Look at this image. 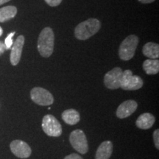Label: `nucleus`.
Here are the masks:
<instances>
[{"label": "nucleus", "mask_w": 159, "mask_h": 159, "mask_svg": "<svg viewBox=\"0 0 159 159\" xmlns=\"http://www.w3.org/2000/svg\"><path fill=\"white\" fill-rule=\"evenodd\" d=\"M55 35L52 29L45 27L41 30L38 39L37 48L40 55L43 57H49L54 50Z\"/></svg>", "instance_id": "1"}, {"label": "nucleus", "mask_w": 159, "mask_h": 159, "mask_svg": "<svg viewBox=\"0 0 159 159\" xmlns=\"http://www.w3.org/2000/svg\"><path fill=\"white\" fill-rule=\"evenodd\" d=\"M101 22L98 19L91 18L80 23L75 27V36L76 39L85 41L94 35L99 30Z\"/></svg>", "instance_id": "2"}, {"label": "nucleus", "mask_w": 159, "mask_h": 159, "mask_svg": "<svg viewBox=\"0 0 159 159\" xmlns=\"http://www.w3.org/2000/svg\"><path fill=\"white\" fill-rule=\"evenodd\" d=\"M139 43V38L136 35H130L121 43L119 49V56L122 61L132 59Z\"/></svg>", "instance_id": "3"}, {"label": "nucleus", "mask_w": 159, "mask_h": 159, "mask_svg": "<svg viewBox=\"0 0 159 159\" xmlns=\"http://www.w3.org/2000/svg\"><path fill=\"white\" fill-rule=\"evenodd\" d=\"M144 82L140 77L133 75L130 70H125L122 72L120 88L126 91L139 90L143 86Z\"/></svg>", "instance_id": "4"}, {"label": "nucleus", "mask_w": 159, "mask_h": 159, "mask_svg": "<svg viewBox=\"0 0 159 159\" xmlns=\"http://www.w3.org/2000/svg\"><path fill=\"white\" fill-rule=\"evenodd\" d=\"M42 128L47 136L59 137L62 134V127L59 121L54 116L47 114L42 119Z\"/></svg>", "instance_id": "5"}, {"label": "nucleus", "mask_w": 159, "mask_h": 159, "mask_svg": "<svg viewBox=\"0 0 159 159\" xmlns=\"http://www.w3.org/2000/svg\"><path fill=\"white\" fill-rule=\"evenodd\" d=\"M72 148L81 154H85L89 150V145L85 133L82 130H75L71 133L69 136Z\"/></svg>", "instance_id": "6"}, {"label": "nucleus", "mask_w": 159, "mask_h": 159, "mask_svg": "<svg viewBox=\"0 0 159 159\" xmlns=\"http://www.w3.org/2000/svg\"><path fill=\"white\" fill-rule=\"evenodd\" d=\"M30 97L35 103L42 106L51 105L54 102V97L52 94L47 89L41 87H35L32 89Z\"/></svg>", "instance_id": "7"}, {"label": "nucleus", "mask_w": 159, "mask_h": 159, "mask_svg": "<svg viewBox=\"0 0 159 159\" xmlns=\"http://www.w3.org/2000/svg\"><path fill=\"white\" fill-rule=\"evenodd\" d=\"M122 72V69L119 67H115L112 70L107 72L104 77V83L105 86L111 90L120 88Z\"/></svg>", "instance_id": "8"}, {"label": "nucleus", "mask_w": 159, "mask_h": 159, "mask_svg": "<svg viewBox=\"0 0 159 159\" xmlns=\"http://www.w3.org/2000/svg\"><path fill=\"white\" fill-rule=\"evenodd\" d=\"M11 152L19 158H27L32 153L31 148L25 142L21 140H14L10 144Z\"/></svg>", "instance_id": "9"}, {"label": "nucleus", "mask_w": 159, "mask_h": 159, "mask_svg": "<svg viewBox=\"0 0 159 159\" xmlns=\"http://www.w3.org/2000/svg\"><path fill=\"white\" fill-rule=\"evenodd\" d=\"M25 38L24 35H21L17 38L15 42L13 43L11 47V52L10 55V61L13 66H16L21 60V54L24 44H25Z\"/></svg>", "instance_id": "10"}, {"label": "nucleus", "mask_w": 159, "mask_h": 159, "mask_svg": "<svg viewBox=\"0 0 159 159\" xmlns=\"http://www.w3.org/2000/svg\"><path fill=\"white\" fill-rule=\"evenodd\" d=\"M138 104L134 100H126L118 107L116 110V116L119 119H125L130 116L136 111Z\"/></svg>", "instance_id": "11"}, {"label": "nucleus", "mask_w": 159, "mask_h": 159, "mask_svg": "<svg viewBox=\"0 0 159 159\" xmlns=\"http://www.w3.org/2000/svg\"><path fill=\"white\" fill-rule=\"evenodd\" d=\"M156 122V118L150 113H144L139 116L137 119L136 125L139 128L142 130H148L151 128Z\"/></svg>", "instance_id": "12"}, {"label": "nucleus", "mask_w": 159, "mask_h": 159, "mask_svg": "<svg viewBox=\"0 0 159 159\" xmlns=\"http://www.w3.org/2000/svg\"><path fill=\"white\" fill-rule=\"evenodd\" d=\"M113 152V144L110 141H105L99 146L96 152V159H109Z\"/></svg>", "instance_id": "13"}, {"label": "nucleus", "mask_w": 159, "mask_h": 159, "mask_svg": "<svg viewBox=\"0 0 159 159\" xmlns=\"http://www.w3.org/2000/svg\"><path fill=\"white\" fill-rule=\"evenodd\" d=\"M62 119L64 122L70 125H75L77 124L80 120V114L75 109H67L62 113Z\"/></svg>", "instance_id": "14"}, {"label": "nucleus", "mask_w": 159, "mask_h": 159, "mask_svg": "<svg viewBox=\"0 0 159 159\" xmlns=\"http://www.w3.org/2000/svg\"><path fill=\"white\" fill-rule=\"evenodd\" d=\"M143 54L150 59H157L159 57V45L153 42H148L143 47Z\"/></svg>", "instance_id": "15"}, {"label": "nucleus", "mask_w": 159, "mask_h": 159, "mask_svg": "<svg viewBox=\"0 0 159 159\" xmlns=\"http://www.w3.org/2000/svg\"><path fill=\"white\" fill-rule=\"evenodd\" d=\"M17 14V8L15 6L9 5L0 8V22L4 23L13 19Z\"/></svg>", "instance_id": "16"}, {"label": "nucleus", "mask_w": 159, "mask_h": 159, "mask_svg": "<svg viewBox=\"0 0 159 159\" xmlns=\"http://www.w3.org/2000/svg\"><path fill=\"white\" fill-rule=\"evenodd\" d=\"M143 69L148 75H156L159 72L158 59H148L143 63Z\"/></svg>", "instance_id": "17"}, {"label": "nucleus", "mask_w": 159, "mask_h": 159, "mask_svg": "<svg viewBox=\"0 0 159 159\" xmlns=\"http://www.w3.org/2000/svg\"><path fill=\"white\" fill-rule=\"evenodd\" d=\"M16 32H12V33H10V34L6 37V39L5 40V45L6 47V49H11L12 46L13 44V37L14 36Z\"/></svg>", "instance_id": "18"}, {"label": "nucleus", "mask_w": 159, "mask_h": 159, "mask_svg": "<svg viewBox=\"0 0 159 159\" xmlns=\"http://www.w3.org/2000/svg\"><path fill=\"white\" fill-rule=\"evenodd\" d=\"M153 139H154V142H155V146L156 148L159 149V130L157 129L154 131L153 133Z\"/></svg>", "instance_id": "19"}, {"label": "nucleus", "mask_w": 159, "mask_h": 159, "mask_svg": "<svg viewBox=\"0 0 159 159\" xmlns=\"http://www.w3.org/2000/svg\"><path fill=\"white\" fill-rule=\"evenodd\" d=\"M47 5L51 7H57L62 2V0H44Z\"/></svg>", "instance_id": "20"}, {"label": "nucleus", "mask_w": 159, "mask_h": 159, "mask_svg": "<svg viewBox=\"0 0 159 159\" xmlns=\"http://www.w3.org/2000/svg\"><path fill=\"white\" fill-rule=\"evenodd\" d=\"M64 159H83V158L81 156H80L78 154L71 153L69 155V156H66Z\"/></svg>", "instance_id": "21"}, {"label": "nucleus", "mask_w": 159, "mask_h": 159, "mask_svg": "<svg viewBox=\"0 0 159 159\" xmlns=\"http://www.w3.org/2000/svg\"><path fill=\"white\" fill-rule=\"evenodd\" d=\"M7 50L6 49V47L5 45V43L2 41H0V55H2V54H4V52Z\"/></svg>", "instance_id": "22"}, {"label": "nucleus", "mask_w": 159, "mask_h": 159, "mask_svg": "<svg viewBox=\"0 0 159 159\" xmlns=\"http://www.w3.org/2000/svg\"><path fill=\"white\" fill-rule=\"evenodd\" d=\"M138 1L140 2L142 4H149V3L153 2L156 1V0H138Z\"/></svg>", "instance_id": "23"}, {"label": "nucleus", "mask_w": 159, "mask_h": 159, "mask_svg": "<svg viewBox=\"0 0 159 159\" xmlns=\"http://www.w3.org/2000/svg\"><path fill=\"white\" fill-rule=\"evenodd\" d=\"M9 1H11V0H0V5H3V4H5L7 2H8Z\"/></svg>", "instance_id": "24"}, {"label": "nucleus", "mask_w": 159, "mask_h": 159, "mask_svg": "<svg viewBox=\"0 0 159 159\" xmlns=\"http://www.w3.org/2000/svg\"><path fill=\"white\" fill-rule=\"evenodd\" d=\"M2 33H3V30H2V28L1 27H0V37L2 36Z\"/></svg>", "instance_id": "25"}]
</instances>
